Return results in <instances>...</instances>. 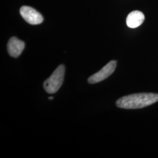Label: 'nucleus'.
Here are the masks:
<instances>
[{
    "mask_svg": "<svg viewBox=\"0 0 158 158\" xmlns=\"http://www.w3.org/2000/svg\"><path fill=\"white\" fill-rule=\"evenodd\" d=\"M158 102V94L143 93L124 96L116 102L117 106L124 109H138L146 107Z\"/></svg>",
    "mask_w": 158,
    "mask_h": 158,
    "instance_id": "obj_1",
    "label": "nucleus"
},
{
    "mask_svg": "<svg viewBox=\"0 0 158 158\" xmlns=\"http://www.w3.org/2000/svg\"><path fill=\"white\" fill-rule=\"evenodd\" d=\"M25 48V43L16 37L11 38L7 44V50L11 56L17 58L22 53Z\"/></svg>",
    "mask_w": 158,
    "mask_h": 158,
    "instance_id": "obj_5",
    "label": "nucleus"
},
{
    "mask_svg": "<svg viewBox=\"0 0 158 158\" xmlns=\"http://www.w3.org/2000/svg\"><path fill=\"white\" fill-rule=\"evenodd\" d=\"M65 72L64 66L61 64L53 72L51 76L46 80L44 83V87L49 94H54L62 86Z\"/></svg>",
    "mask_w": 158,
    "mask_h": 158,
    "instance_id": "obj_2",
    "label": "nucleus"
},
{
    "mask_svg": "<svg viewBox=\"0 0 158 158\" xmlns=\"http://www.w3.org/2000/svg\"><path fill=\"white\" fill-rule=\"evenodd\" d=\"M49 99L51 100H53V97H49Z\"/></svg>",
    "mask_w": 158,
    "mask_h": 158,
    "instance_id": "obj_7",
    "label": "nucleus"
},
{
    "mask_svg": "<svg viewBox=\"0 0 158 158\" xmlns=\"http://www.w3.org/2000/svg\"><path fill=\"white\" fill-rule=\"evenodd\" d=\"M145 20L144 14L139 11L131 12L126 19L127 26L131 28H136L139 27Z\"/></svg>",
    "mask_w": 158,
    "mask_h": 158,
    "instance_id": "obj_6",
    "label": "nucleus"
},
{
    "mask_svg": "<svg viewBox=\"0 0 158 158\" xmlns=\"http://www.w3.org/2000/svg\"><path fill=\"white\" fill-rule=\"evenodd\" d=\"M117 66V62L115 60L110 61L102 69L92 75L88 79V82L90 84H95L103 81L111 75L115 71Z\"/></svg>",
    "mask_w": 158,
    "mask_h": 158,
    "instance_id": "obj_3",
    "label": "nucleus"
},
{
    "mask_svg": "<svg viewBox=\"0 0 158 158\" xmlns=\"http://www.w3.org/2000/svg\"><path fill=\"white\" fill-rule=\"evenodd\" d=\"M20 14L24 20L31 25H38L44 21V18L40 12L28 6H23Z\"/></svg>",
    "mask_w": 158,
    "mask_h": 158,
    "instance_id": "obj_4",
    "label": "nucleus"
}]
</instances>
